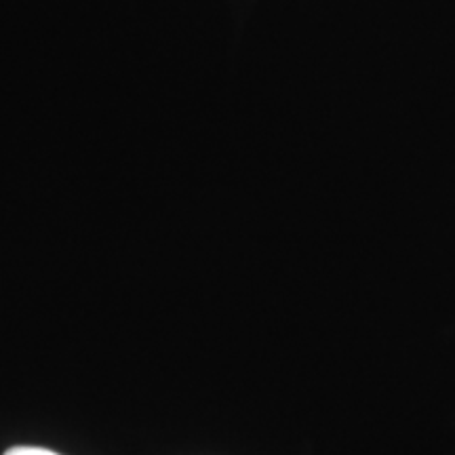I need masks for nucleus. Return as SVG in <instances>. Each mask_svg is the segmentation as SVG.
Instances as JSON below:
<instances>
[{"mask_svg": "<svg viewBox=\"0 0 455 455\" xmlns=\"http://www.w3.org/2000/svg\"><path fill=\"white\" fill-rule=\"evenodd\" d=\"M4 455H60V453L51 451V449H43V447H13Z\"/></svg>", "mask_w": 455, "mask_h": 455, "instance_id": "1", "label": "nucleus"}]
</instances>
